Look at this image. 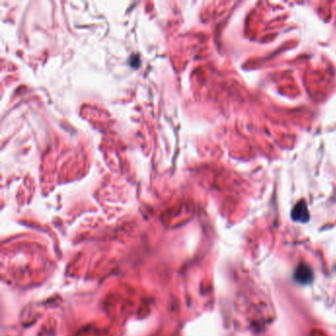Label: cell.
Listing matches in <instances>:
<instances>
[{"label":"cell","mask_w":336,"mask_h":336,"mask_svg":"<svg viewBox=\"0 0 336 336\" xmlns=\"http://www.w3.org/2000/svg\"><path fill=\"white\" fill-rule=\"evenodd\" d=\"M292 218L294 221L297 222H308V220L310 219V215H309V211H308V206L305 200H301L299 201L293 208L292 210Z\"/></svg>","instance_id":"obj_1"},{"label":"cell","mask_w":336,"mask_h":336,"mask_svg":"<svg viewBox=\"0 0 336 336\" xmlns=\"http://www.w3.org/2000/svg\"><path fill=\"white\" fill-rule=\"evenodd\" d=\"M295 278L298 282L302 284H306L308 282H311L312 279V272L310 267L307 265H300L296 272H295Z\"/></svg>","instance_id":"obj_2"}]
</instances>
